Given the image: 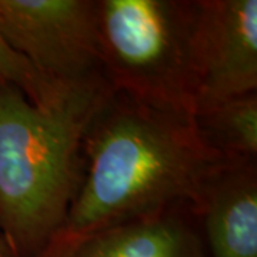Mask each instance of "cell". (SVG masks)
<instances>
[{
	"mask_svg": "<svg viewBox=\"0 0 257 257\" xmlns=\"http://www.w3.org/2000/svg\"><path fill=\"white\" fill-rule=\"evenodd\" d=\"M83 155L80 187L49 244L162 214L179 203L199 211L214 177L231 165L203 140L192 116L116 93L92 120Z\"/></svg>",
	"mask_w": 257,
	"mask_h": 257,
	"instance_id": "obj_1",
	"label": "cell"
},
{
	"mask_svg": "<svg viewBox=\"0 0 257 257\" xmlns=\"http://www.w3.org/2000/svg\"><path fill=\"white\" fill-rule=\"evenodd\" d=\"M111 89L33 106L0 83V227L19 253L45 250L62 229L82 183L83 140Z\"/></svg>",
	"mask_w": 257,
	"mask_h": 257,
	"instance_id": "obj_2",
	"label": "cell"
},
{
	"mask_svg": "<svg viewBox=\"0 0 257 257\" xmlns=\"http://www.w3.org/2000/svg\"><path fill=\"white\" fill-rule=\"evenodd\" d=\"M196 13L197 2H99L101 63L111 92L193 117Z\"/></svg>",
	"mask_w": 257,
	"mask_h": 257,
	"instance_id": "obj_3",
	"label": "cell"
},
{
	"mask_svg": "<svg viewBox=\"0 0 257 257\" xmlns=\"http://www.w3.org/2000/svg\"><path fill=\"white\" fill-rule=\"evenodd\" d=\"M0 30L56 86L110 89L101 63L99 2L0 0Z\"/></svg>",
	"mask_w": 257,
	"mask_h": 257,
	"instance_id": "obj_4",
	"label": "cell"
},
{
	"mask_svg": "<svg viewBox=\"0 0 257 257\" xmlns=\"http://www.w3.org/2000/svg\"><path fill=\"white\" fill-rule=\"evenodd\" d=\"M193 59L194 116L256 93L257 0L197 2Z\"/></svg>",
	"mask_w": 257,
	"mask_h": 257,
	"instance_id": "obj_5",
	"label": "cell"
},
{
	"mask_svg": "<svg viewBox=\"0 0 257 257\" xmlns=\"http://www.w3.org/2000/svg\"><path fill=\"white\" fill-rule=\"evenodd\" d=\"M200 213L213 257H257L254 162L226 166L209 186Z\"/></svg>",
	"mask_w": 257,
	"mask_h": 257,
	"instance_id": "obj_6",
	"label": "cell"
},
{
	"mask_svg": "<svg viewBox=\"0 0 257 257\" xmlns=\"http://www.w3.org/2000/svg\"><path fill=\"white\" fill-rule=\"evenodd\" d=\"M45 257H200V243L180 219L162 213L49 244Z\"/></svg>",
	"mask_w": 257,
	"mask_h": 257,
	"instance_id": "obj_7",
	"label": "cell"
},
{
	"mask_svg": "<svg viewBox=\"0 0 257 257\" xmlns=\"http://www.w3.org/2000/svg\"><path fill=\"white\" fill-rule=\"evenodd\" d=\"M193 119L203 140L226 162L239 163L256 157V93L197 113Z\"/></svg>",
	"mask_w": 257,
	"mask_h": 257,
	"instance_id": "obj_8",
	"label": "cell"
},
{
	"mask_svg": "<svg viewBox=\"0 0 257 257\" xmlns=\"http://www.w3.org/2000/svg\"><path fill=\"white\" fill-rule=\"evenodd\" d=\"M0 83L16 87L33 106L53 109L89 89H64L46 80L25 56L15 50L0 30Z\"/></svg>",
	"mask_w": 257,
	"mask_h": 257,
	"instance_id": "obj_9",
	"label": "cell"
},
{
	"mask_svg": "<svg viewBox=\"0 0 257 257\" xmlns=\"http://www.w3.org/2000/svg\"><path fill=\"white\" fill-rule=\"evenodd\" d=\"M0 257H5V256H3V253H2V251H0Z\"/></svg>",
	"mask_w": 257,
	"mask_h": 257,
	"instance_id": "obj_10",
	"label": "cell"
},
{
	"mask_svg": "<svg viewBox=\"0 0 257 257\" xmlns=\"http://www.w3.org/2000/svg\"><path fill=\"white\" fill-rule=\"evenodd\" d=\"M0 251H2V250H0Z\"/></svg>",
	"mask_w": 257,
	"mask_h": 257,
	"instance_id": "obj_11",
	"label": "cell"
}]
</instances>
